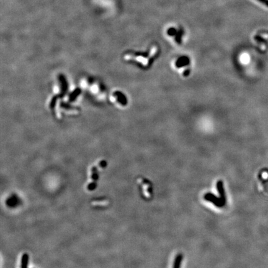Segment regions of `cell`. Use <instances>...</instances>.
Here are the masks:
<instances>
[{
    "label": "cell",
    "instance_id": "1",
    "mask_svg": "<svg viewBox=\"0 0 268 268\" xmlns=\"http://www.w3.org/2000/svg\"><path fill=\"white\" fill-rule=\"evenodd\" d=\"M204 198L205 200L212 202L217 207H220L224 206V204L222 200L220 199V198H217V197L212 194V193H206V194L204 195Z\"/></svg>",
    "mask_w": 268,
    "mask_h": 268
},
{
    "label": "cell",
    "instance_id": "2",
    "mask_svg": "<svg viewBox=\"0 0 268 268\" xmlns=\"http://www.w3.org/2000/svg\"><path fill=\"white\" fill-rule=\"evenodd\" d=\"M217 191L220 195V198L222 200L223 204L225 205L226 203V195L224 189L223 183L222 181L220 180L217 181Z\"/></svg>",
    "mask_w": 268,
    "mask_h": 268
},
{
    "label": "cell",
    "instance_id": "3",
    "mask_svg": "<svg viewBox=\"0 0 268 268\" xmlns=\"http://www.w3.org/2000/svg\"><path fill=\"white\" fill-rule=\"evenodd\" d=\"M29 255L27 253L23 254L21 258V268H27L28 266V263H29Z\"/></svg>",
    "mask_w": 268,
    "mask_h": 268
},
{
    "label": "cell",
    "instance_id": "4",
    "mask_svg": "<svg viewBox=\"0 0 268 268\" xmlns=\"http://www.w3.org/2000/svg\"><path fill=\"white\" fill-rule=\"evenodd\" d=\"M183 258V256L182 254H178V255H177L175 259L174 265H173V268H181V263H182Z\"/></svg>",
    "mask_w": 268,
    "mask_h": 268
},
{
    "label": "cell",
    "instance_id": "5",
    "mask_svg": "<svg viewBox=\"0 0 268 268\" xmlns=\"http://www.w3.org/2000/svg\"><path fill=\"white\" fill-rule=\"evenodd\" d=\"M91 178H92L93 181H97V179H98V178H99V176H98V175H97V168L96 167H93V169H92Z\"/></svg>",
    "mask_w": 268,
    "mask_h": 268
},
{
    "label": "cell",
    "instance_id": "6",
    "mask_svg": "<svg viewBox=\"0 0 268 268\" xmlns=\"http://www.w3.org/2000/svg\"><path fill=\"white\" fill-rule=\"evenodd\" d=\"M97 186V183H96V181H93L92 183H91L88 184V189L89 191H94V189H95L96 187Z\"/></svg>",
    "mask_w": 268,
    "mask_h": 268
},
{
    "label": "cell",
    "instance_id": "7",
    "mask_svg": "<svg viewBox=\"0 0 268 268\" xmlns=\"http://www.w3.org/2000/svg\"><path fill=\"white\" fill-rule=\"evenodd\" d=\"M16 203V200L15 199V198H11L7 201V204L9 206H14Z\"/></svg>",
    "mask_w": 268,
    "mask_h": 268
},
{
    "label": "cell",
    "instance_id": "8",
    "mask_svg": "<svg viewBox=\"0 0 268 268\" xmlns=\"http://www.w3.org/2000/svg\"><path fill=\"white\" fill-rule=\"evenodd\" d=\"M257 1L261 3L262 4H264L265 6L268 7V0H257Z\"/></svg>",
    "mask_w": 268,
    "mask_h": 268
},
{
    "label": "cell",
    "instance_id": "9",
    "mask_svg": "<svg viewBox=\"0 0 268 268\" xmlns=\"http://www.w3.org/2000/svg\"><path fill=\"white\" fill-rule=\"evenodd\" d=\"M100 165H101V166L102 168H104L106 166V161H102V162L100 163Z\"/></svg>",
    "mask_w": 268,
    "mask_h": 268
}]
</instances>
